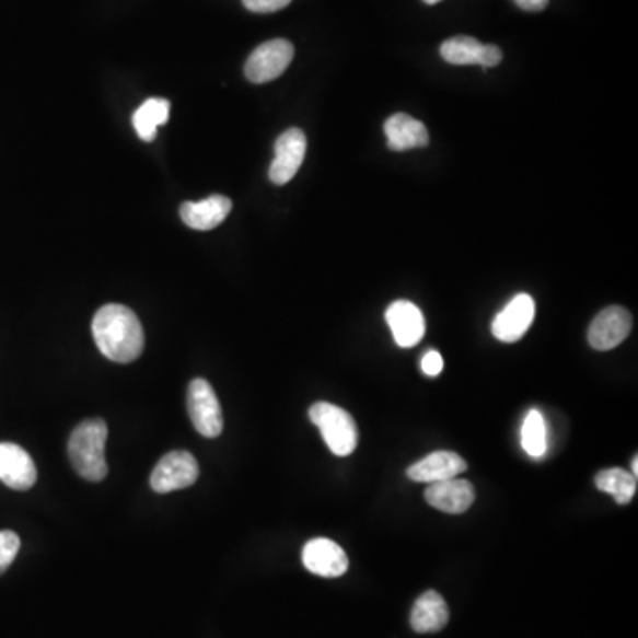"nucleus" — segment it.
I'll list each match as a JSON object with an SVG mask.
<instances>
[{
    "label": "nucleus",
    "instance_id": "obj_1",
    "mask_svg": "<svg viewBox=\"0 0 638 638\" xmlns=\"http://www.w3.org/2000/svg\"><path fill=\"white\" fill-rule=\"evenodd\" d=\"M94 343L108 360L130 363L144 350V330L139 317L125 305L111 303L93 320Z\"/></svg>",
    "mask_w": 638,
    "mask_h": 638
},
{
    "label": "nucleus",
    "instance_id": "obj_2",
    "mask_svg": "<svg viewBox=\"0 0 638 638\" xmlns=\"http://www.w3.org/2000/svg\"><path fill=\"white\" fill-rule=\"evenodd\" d=\"M108 429L103 419H88L80 422L70 437L68 454L70 462L82 479L100 483L107 477L105 442Z\"/></svg>",
    "mask_w": 638,
    "mask_h": 638
},
{
    "label": "nucleus",
    "instance_id": "obj_3",
    "mask_svg": "<svg viewBox=\"0 0 638 638\" xmlns=\"http://www.w3.org/2000/svg\"><path fill=\"white\" fill-rule=\"evenodd\" d=\"M309 419L320 429L326 445L336 456H350L359 443V429L353 417L339 406L320 401L311 406Z\"/></svg>",
    "mask_w": 638,
    "mask_h": 638
},
{
    "label": "nucleus",
    "instance_id": "obj_4",
    "mask_svg": "<svg viewBox=\"0 0 638 638\" xmlns=\"http://www.w3.org/2000/svg\"><path fill=\"white\" fill-rule=\"evenodd\" d=\"M187 408L192 422L202 437L217 439L222 434L224 429L222 406L213 387L202 378L192 380L188 385Z\"/></svg>",
    "mask_w": 638,
    "mask_h": 638
},
{
    "label": "nucleus",
    "instance_id": "obj_5",
    "mask_svg": "<svg viewBox=\"0 0 638 638\" xmlns=\"http://www.w3.org/2000/svg\"><path fill=\"white\" fill-rule=\"evenodd\" d=\"M294 57V47L288 39H271L252 51L245 62V77L252 84H266L279 79Z\"/></svg>",
    "mask_w": 638,
    "mask_h": 638
},
{
    "label": "nucleus",
    "instance_id": "obj_6",
    "mask_svg": "<svg viewBox=\"0 0 638 638\" xmlns=\"http://www.w3.org/2000/svg\"><path fill=\"white\" fill-rule=\"evenodd\" d=\"M197 477H199V465L190 452H169L154 466L153 474H151V488L156 494H171L176 489L194 485Z\"/></svg>",
    "mask_w": 638,
    "mask_h": 638
},
{
    "label": "nucleus",
    "instance_id": "obj_7",
    "mask_svg": "<svg viewBox=\"0 0 638 638\" xmlns=\"http://www.w3.org/2000/svg\"><path fill=\"white\" fill-rule=\"evenodd\" d=\"M536 317V302L531 294L520 293L497 314L491 332L502 343H517L525 336Z\"/></svg>",
    "mask_w": 638,
    "mask_h": 638
},
{
    "label": "nucleus",
    "instance_id": "obj_8",
    "mask_svg": "<svg viewBox=\"0 0 638 638\" xmlns=\"http://www.w3.org/2000/svg\"><path fill=\"white\" fill-rule=\"evenodd\" d=\"M305 151H308V139L300 128H289L276 142V159L270 165L271 183L276 185H286L291 182L297 173H299L300 165L305 159Z\"/></svg>",
    "mask_w": 638,
    "mask_h": 638
},
{
    "label": "nucleus",
    "instance_id": "obj_9",
    "mask_svg": "<svg viewBox=\"0 0 638 638\" xmlns=\"http://www.w3.org/2000/svg\"><path fill=\"white\" fill-rule=\"evenodd\" d=\"M302 562L311 573L323 578L343 577L350 568L346 552L326 537H316L303 546Z\"/></svg>",
    "mask_w": 638,
    "mask_h": 638
},
{
    "label": "nucleus",
    "instance_id": "obj_10",
    "mask_svg": "<svg viewBox=\"0 0 638 638\" xmlns=\"http://www.w3.org/2000/svg\"><path fill=\"white\" fill-rule=\"evenodd\" d=\"M631 332V314L625 308H606L594 317L589 326V343L594 350L608 351L629 336Z\"/></svg>",
    "mask_w": 638,
    "mask_h": 638
},
{
    "label": "nucleus",
    "instance_id": "obj_11",
    "mask_svg": "<svg viewBox=\"0 0 638 638\" xmlns=\"http://www.w3.org/2000/svg\"><path fill=\"white\" fill-rule=\"evenodd\" d=\"M443 61L449 65H479L483 68H494L502 61V50L497 45H483L471 36H456L448 39L440 47Z\"/></svg>",
    "mask_w": 638,
    "mask_h": 638
},
{
    "label": "nucleus",
    "instance_id": "obj_12",
    "mask_svg": "<svg viewBox=\"0 0 638 638\" xmlns=\"http://www.w3.org/2000/svg\"><path fill=\"white\" fill-rule=\"evenodd\" d=\"M38 479L33 457L16 443H0V480L16 491H27Z\"/></svg>",
    "mask_w": 638,
    "mask_h": 638
},
{
    "label": "nucleus",
    "instance_id": "obj_13",
    "mask_svg": "<svg viewBox=\"0 0 638 638\" xmlns=\"http://www.w3.org/2000/svg\"><path fill=\"white\" fill-rule=\"evenodd\" d=\"M392 336L401 348H414L425 337L426 322L420 309L408 300L391 303L385 313Z\"/></svg>",
    "mask_w": 638,
    "mask_h": 638
},
{
    "label": "nucleus",
    "instance_id": "obj_14",
    "mask_svg": "<svg viewBox=\"0 0 638 638\" xmlns=\"http://www.w3.org/2000/svg\"><path fill=\"white\" fill-rule=\"evenodd\" d=\"M426 500L429 506H433L442 513L462 514L468 511L476 500V489L471 480L454 477V479L431 483L426 489Z\"/></svg>",
    "mask_w": 638,
    "mask_h": 638
},
{
    "label": "nucleus",
    "instance_id": "obj_15",
    "mask_svg": "<svg viewBox=\"0 0 638 638\" xmlns=\"http://www.w3.org/2000/svg\"><path fill=\"white\" fill-rule=\"evenodd\" d=\"M466 471V462L460 454L451 451L431 452L408 468V477L415 483H440L454 479Z\"/></svg>",
    "mask_w": 638,
    "mask_h": 638
},
{
    "label": "nucleus",
    "instance_id": "obj_16",
    "mask_svg": "<svg viewBox=\"0 0 638 638\" xmlns=\"http://www.w3.org/2000/svg\"><path fill=\"white\" fill-rule=\"evenodd\" d=\"M233 210V202L225 196H211L199 202H183L179 214L185 225L197 231H211L222 224Z\"/></svg>",
    "mask_w": 638,
    "mask_h": 638
},
{
    "label": "nucleus",
    "instance_id": "obj_17",
    "mask_svg": "<svg viewBox=\"0 0 638 638\" xmlns=\"http://www.w3.org/2000/svg\"><path fill=\"white\" fill-rule=\"evenodd\" d=\"M387 146L392 151H408L415 148H426L429 144V134L422 123L408 114H394L385 121Z\"/></svg>",
    "mask_w": 638,
    "mask_h": 638
},
{
    "label": "nucleus",
    "instance_id": "obj_18",
    "mask_svg": "<svg viewBox=\"0 0 638 638\" xmlns=\"http://www.w3.org/2000/svg\"><path fill=\"white\" fill-rule=\"evenodd\" d=\"M449 623V606L437 591L417 598L411 608L410 625L417 634H437Z\"/></svg>",
    "mask_w": 638,
    "mask_h": 638
},
{
    "label": "nucleus",
    "instance_id": "obj_19",
    "mask_svg": "<svg viewBox=\"0 0 638 638\" xmlns=\"http://www.w3.org/2000/svg\"><path fill=\"white\" fill-rule=\"evenodd\" d=\"M169 116H171V103L167 100L150 98L142 103L134 114L137 136L146 142H151L156 137L159 126L169 121Z\"/></svg>",
    "mask_w": 638,
    "mask_h": 638
},
{
    "label": "nucleus",
    "instance_id": "obj_20",
    "mask_svg": "<svg viewBox=\"0 0 638 638\" xmlns=\"http://www.w3.org/2000/svg\"><path fill=\"white\" fill-rule=\"evenodd\" d=\"M596 486L600 491L611 494L617 503H629L637 491V477L623 468H606L596 476Z\"/></svg>",
    "mask_w": 638,
    "mask_h": 638
},
{
    "label": "nucleus",
    "instance_id": "obj_21",
    "mask_svg": "<svg viewBox=\"0 0 638 638\" xmlns=\"http://www.w3.org/2000/svg\"><path fill=\"white\" fill-rule=\"evenodd\" d=\"M522 448L531 457L545 456L546 449H548L546 422L537 410L529 411L523 420Z\"/></svg>",
    "mask_w": 638,
    "mask_h": 638
},
{
    "label": "nucleus",
    "instance_id": "obj_22",
    "mask_svg": "<svg viewBox=\"0 0 638 638\" xmlns=\"http://www.w3.org/2000/svg\"><path fill=\"white\" fill-rule=\"evenodd\" d=\"M20 552V537L11 531L0 532V575L5 573Z\"/></svg>",
    "mask_w": 638,
    "mask_h": 638
},
{
    "label": "nucleus",
    "instance_id": "obj_23",
    "mask_svg": "<svg viewBox=\"0 0 638 638\" xmlns=\"http://www.w3.org/2000/svg\"><path fill=\"white\" fill-rule=\"evenodd\" d=\"M242 2L252 13H276L291 4V0H242Z\"/></svg>",
    "mask_w": 638,
    "mask_h": 638
},
{
    "label": "nucleus",
    "instance_id": "obj_24",
    "mask_svg": "<svg viewBox=\"0 0 638 638\" xmlns=\"http://www.w3.org/2000/svg\"><path fill=\"white\" fill-rule=\"evenodd\" d=\"M420 368H422V373L428 374V376H439L443 371L442 355H440L439 351H428V353L422 357Z\"/></svg>",
    "mask_w": 638,
    "mask_h": 638
},
{
    "label": "nucleus",
    "instance_id": "obj_25",
    "mask_svg": "<svg viewBox=\"0 0 638 638\" xmlns=\"http://www.w3.org/2000/svg\"><path fill=\"white\" fill-rule=\"evenodd\" d=\"M513 2L514 4L520 5L522 10L531 11V13H537V11L545 10L550 0H513Z\"/></svg>",
    "mask_w": 638,
    "mask_h": 638
},
{
    "label": "nucleus",
    "instance_id": "obj_26",
    "mask_svg": "<svg viewBox=\"0 0 638 638\" xmlns=\"http://www.w3.org/2000/svg\"><path fill=\"white\" fill-rule=\"evenodd\" d=\"M635 477H638V456L634 457V471H631Z\"/></svg>",
    "mask_w": 638,
    "mask_h": 638
},
{
    "label": "nucleus",
    "instance_id": "obj_27",
    "mask_svg": "<svg viewBox=\"0 0 638 638\" xmlns=\"http://www.w3.org/2000/svg\"><path fill=\"white\" fill-rule=\"evenodd\" d=\"M426 4H437L440 0H425Z\"/></svg>",
    "mask_w": 638,
    "mask_h": 638
}]
</instances>
